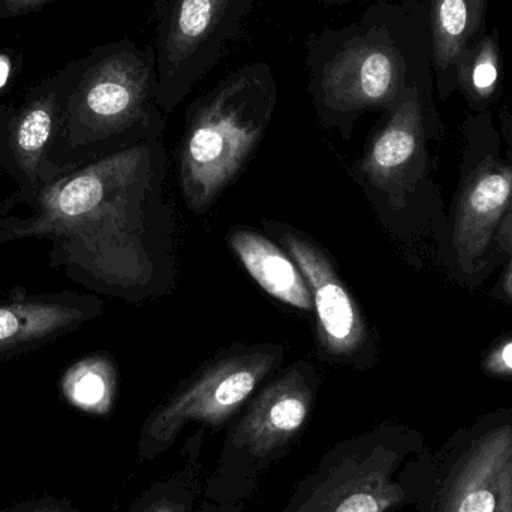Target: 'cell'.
<instances>
[{"mask_svg":"<svg viewBox=\"0 0 512 512\" xmlns=\"http://www.w3.org/2000/svg\"><path fill=\"white\" fill-rule=\"evenodd\" d=\"M168 155L152 140L95 159L48 200L71 234L72 255L93 286L131 303L177 288V222Z\"/></svg>","mask_w":512,"mask_h":512,"instance_id":"1","label":"cell"},{"mask_svg":"<svg viewBox=\"0 0 512 512\" xmlns=\"http://www.w3.org/2000/svg\"><path fill=\"white\" fill-rule=\"evenodd\" d=\"M306 50L316 119L345 141L351 140L363 114L393 113L418 86L406 18L382 2L340 29L312 33Z\"/></svg>","mask_w":512,"mask_h":512,"instance_id":"2","label":"cell"},{"mask_svg":"<svg viewBox=\"0 0 512 512\" xmlns=\"http://www.w3.org/2000/svg\"><path fill=\"white\" fill-rule=\"evenodd\" d=\"M276 105V78L267 62L230 72L189 104L177 150L189 212H210L236 182L270 128Z\"/></svg>","mask_w":512,"mask_h":512,"instance_id":"3","label":"cell"},{"mask_svg":"<svg viewBox=\"0 0 512 512\" xmlns=\"http://www.w3.org/2000/svg\"><path fill=\"white\" fill-rule=\"evenodd\" d=\"M78 62L60 129L75 149L99 159L161 140L168 114L159 104L155 45L123 38Z\"/></svg>","mask_w":512,"mask_h":512,"instance_id":"4","label":"cell"},{"mask_svg":"<svg viewBox=\"0 0 512 512\" xmlns=\"http://www.w3.org/2000/svg\"><path fill=\"white\" fill-rule=\"evenodd\" d=\"M279 343H236L216 352L153 411L143 429L144 448H165L189 423L222 426L285 360Z\"/></svg>","mask_w":512,"mask_h":512,"instance_id":"5","label":"cell"},{"mask_svg":"<svg viewBox=\"0 0 512 512\" xmlns=\"http://www.w3.org/2000/svg\"><path fill=\"white\" fill-rule=\"evenodd\" d=\"M254 0H156L158 98L170 116L221 60Z\"/></svg>","mask_w":512,"mask_h":512,"instance_id":"6","label":"cell"},{"mask_svg":"<svg viewBox=\"0 0 512 512\" xmlns=\"http://www.w3.org/2000/svg\"><path fill=\"white\" fill-rule=\"evenodd\" d=\"M262 228L294 259L309 286L318 360L358 370L375 366L378 339L331 255L309 234L286 222L264 219Z\"/></svg>","mask_w":512,"mask_h":512,"instance_id":"7","label":"cell"},{"mask_svg":"<svg viewBox=\"0 0 512 512\" xmlns=\"http://www.w3.org/2000/svg\"><path fill=\"white\" fill-rule=\"evenodd\" d=\"M424 137L423 92L417 86L375 128L363 155L351 167L352 179L366 192L381 218L405 209L423 176Z\"/></svg>","mask_w":512,"mask_h":512,"instance_id":"8","label":"cell"},{"mask_svg":"<svg viewBox=\"0 0 512 512\" xmlns=\"http://www.w3.org/2000/svg\"><path fill=\"white\" fill-rule=\"evenodd\" d=\"M321 376L310 361H295L265 385L246 409L234 444L254 456H268L298 435L315 403Z\"/></svg>","mask_w":512,"mask_h":512,"instance_id":"9","label":"cell"},{"mask_svg":"<svg viewBox=\"0 0 512 512\" xmlns=\"http://www.w3.org/2000/svg\"><path fill=\"white\" fill-rule=\"evenodd\" d=\"M454 207V249L463 270L489 255L512 204V165L499 155H474Z\"/></svg>","mask_w":512,"mask_h":512,"instance_id":"10","label":"cell"},{"mask_svg":"<svg viewBox=\"0 0 512 512\" xmlns=\"http://www.w3.org/2000/svg\"><path fill=\"white\" fill-rule=\"evenodd\" d=\"M397 454L373 448L327 472L295 512H387L399 507L405 490L393 481Z\"/></svg>","mask_w":512,"mask_h":512,"instance_id":"11","label":"cell"},{"mask_svg":"<svg viewBox=\"0 0 512 512\" xmlns=\"http://www.w3.org/2000/svg\"><path fill=\"white\" fill-rule=\"evenodd\" d=\"M439 512H512V427L472 445Z\"/></svg>","mask_w":512,"mask_h":512,"instance_id":"12","label":"cell"},{"mask_svg":"<svg viewBox=\"0 0 512 512\" xmlns=\"http://www.w3.org/2000/svg\"><path fill=\"white\" fill-rule=\"evenodd\" d=\"M227 242L252 279L270 297L294 309L312 312V295L300 268L276 242L245 225L231 228Z\"/></svg>","mask_w":512,"mask_h":512,"instance_id":"13","label":"cell"},{"mask_svg":"<svg viewBox=\"0 0 512 512\" xmlns=\"http://www.w3.org/2000/svg\"><path fill=\"white\" fill-rule=\"evenodd\" d=\"M99 303H14L0 306V351L50 339L98 315Z\"/></svg>","mask_w":512,"mask_h":512,"instance_id":"14","label":"cell"},{"mask_svg":"<svg viewBox=\"0 0 512 512\" xmlns=\"http://www.w3.org/2000/svg\"><path fill=\"white\" fill-rule=\"evenodd\" d=\"M63 390L72 405L92 414H107L116 397V372L113 364L92 358L69 370Z\"/></svg>","mask_w":512,"mask_h":512,"instance_id":"15","label":"cell"},{"mask_svg":"<svg viewBox=\"0 0 512 512\" xmlns=\"http://www.w3.org/2000/svg\"><path fill=\"white\" fill-rule=\"evenodd\" d=\"M480 0H435L433 2V41L439 66L456 57L472 29L477 26Z\"/></svg>","mask_w":512,"mask_h":512,"instance_id":"16","label":"cell"},{"mask_svg":"<svg viewBox=\"0 0 512 512\" xmlns=\"http://www.w3.org/2000/svg\"><path fill=\"white\" fill-rule=\"evenodd\" d=\"M0 512H81L74 507L71 501L65 498H54V496H42V498L29 499V501L18 502L12 507L5 508Z\"/></svg>","mask_w":512,"mask_h":512,"instance_id":"17","label":"cell"},{"mask_svg":"<svg viewBox=\"0 0 512 512\" xmlns=\"http://www.w3.org/2000/svg\"><path fill=\"white\" fill-rule=\"evenodd\" d=\"M59 0H0V20L24 17Z\"/></svg>","mask_w":512,"mask_h":512,"instance_id":"18","label":"cell"},{"mask_svg":"<svg viewBox=\"0 0 512 512\" xmlns=\"http://www.w3.org/2000/svg\"><path fill=\"white\" fill-rule=\"evenodd\" d=\"M496 78H498V69H496L495 63L489 59L481 60L474 71L475 86L478 89H489L495 84Z\"/></svg>","mask_w":512,"mask_h":512,"instance_id":"19","label":"cell"},{"mask_svg":"<svg viewBox=\"0 0 512 512\" xmlns=\"http://www.w3.org/2000/svg\"><path fill=\"white\" fill-rule=\"evenodd\" d=\"M496 245L501 248V251L512 254V204L502 221L501 228H499Z\"/></svg>","mask_w":512,"mask_h":512,"instance_id":"20","label":"cell"},{"mask_svg":"<svg viewBox=\"0 0 512 512\" xmlns=\"http://www.w3.org/2000/svg\"><path fill=\"white\" fill-rule=\"evenodd\" d=\"M141 512H183V505L174 504V502L167 501V499H162V501L144 508Z\"/></svg>","mask_w":512,"mask_h":512,"instance_id":"21","label":"cell"},{"mask_svg":"<svg viewBox=\"0 0 512 512\" xmlns=\"http://www.w3.org/2000/svg\"><path fill=\"white\" fill-rule=\"evenodd\" d=\"M496 361H498L502 369L507 370V372H512V342H508L507 345L501 349Z\"/></svg>","mask_w":512,"mask_h":512,"instance_id":"22","label":"cell"},{"mask_svg":"<svg viewBox=\"0 0 512 512\" xmlns=\"http://www.w3.org/2000/svg\"><path fill=\"white\" fill-rule=\"evenodd\" d=\"M319 2H324V3H345V2H351V0H319Z\"/></svg>","mask_w":512,"mask_h":512,"instance_id":"23","label":"cell"}]
</instances>
